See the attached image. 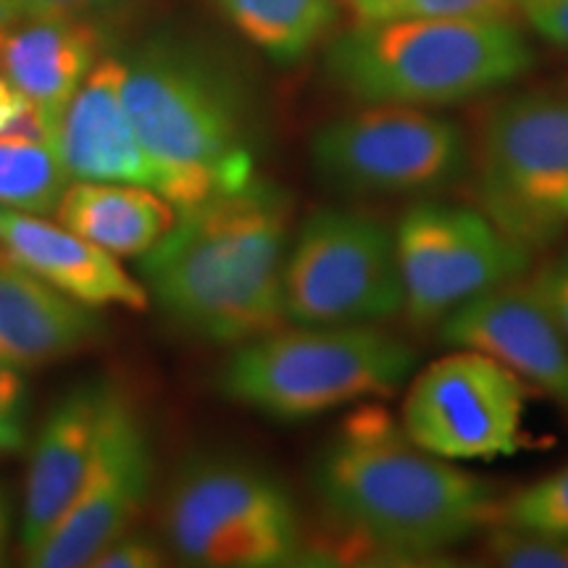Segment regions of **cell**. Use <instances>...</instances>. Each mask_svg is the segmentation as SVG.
<instances>
[{
	"instance_id": "6da1fadb",
	"label": "cell",
	"mask_w": 568,
	"mask_h": 568,
	"mask_svg": "<svg viewBox=\"0 0 568 568\" xmlns=\"http://www.w3.org/2000/svg\"><path fill=\"white\" fill-rule=\"evenodd\" d=\"M290 237L293 197L255 174L243 187L180 209L172 230L138 258L140 282L190 337L234 347L284 324Z\"/></svg>"
},
{
	"instance_id": "7a4b0ae2",
	"label": "cell",
	"mask_w": 568,
	"mask_h": 568,
	"mask_svg": "<svg viewBox=\"0 0 568 568\" xmlns=\"http://www.w3.org/2000/svg\"><path fill=\"white\" fill-rule=\"evenodd\" d=\"M311 481L335 527L395 556L456 548L493 510L485 481L422 450L376 410L339 426L318 450Z\"/></svg>"
},
{
	"instance_id": "3957f363",
	"label": "cell",
	"mask_w": 568,
	"mask_h": 568,
	"mask_svg": "<svg viewBox=\"0 0 568 568\" xmlns=\"http://www.w3.org/2000/svg\"><path fill=\"white\" fill-rule=\"evenodd\" d=\"M124 105L142 145L180 184L182 209L258 174L245 90L205 48L153 34L124 59Z\"/></svg>"
},
{
	"instance_id": "277c9868",
	"label": "cell",
	"mask_w": 568,
	"mask_h": 568,
	"mask_svg": "<svg viewBox=\"0 0 568 568\" xmlns=\"http://www.w3.org/2000/svg\"><path fill=\"white\" fill-rule=\"evenodd\" d=\"M535 67L514 19L358 21L329 42L326 74L364 103L439 109L508 88Z\"/></svg>"
},
{
	"instance_id": "5b68a950",
	"label": "cell",
	"mask_w": 568,
	"mask_h": 568,
	"mask_svg": "<svg viewBox=\"0 0 568 568\" xmlns=\"http://www.w3.org/2000/svg\"><path fill=\"white\" fill-rule=\"evenodd\" d=\"M414 366L416 353L376 324H287L234 345L216 387L253 414L305 422L389 395Z\"/></svg>"
},
{
	"instance_id": "8992f818",
	"label": "cell",
	"mask_w": 568,
	"mask_h": 568,
	"mask_svg": "<svg viewBox=\"0 0 568 568\" xmlns=\"http://www.w3.org/2000/svg\"><path fill=\"white\" fill-rule=\"evenodd\" d=\"M169 550L201 568H284L305 558L290 489L253 460L203 453L176 468L163 497Z\"/></svg>"
},
{
	"instance_id": "52a82bcc",
	"label": "cell",
	"mask_w": 568,
	"mask_h": 568,
	"mask_svg": "<svg viewBox=\"0 0 568 568\" xmlns=\"http://www.w3.org/2000/svg\"><path fill=\"white\" fill-rule=\"evenodd\" d=\"M481 211L529 247L568 232V84L503 98L481 124L477 145Z\"/></svg>"
},
{
	"instance_id": "ba28073f",
	"label": "cell",
	"mask_w": 568,
	"mask_h": 568,
	"mask_svg": "<svg viewBox=\"0 0 568 568\" xmlns=\"http://www.w3.org/2000/svg\"><path fill=\"white\" fill-rule=\"evenodd\" d=\"M311 169L324 187L353 197H435L471 169V145L432 109L364 103L318 126Z\"/></svg>"
},
{
	"instance_id": "9c48e42d",
	"label": "cell",
	"mask_w": 568,
	"mask_h": 568,
	"mask_svg": "<svg viewBox=\"0 0 568 568\" xmlns=\"http://www.w3.org/2000/svg\"><path fill=\"white\" fill-rule=\"evenodd\" d=\"M282 305L284 324H382L403 314L395 232L366 211L308 213L284 255Z\"/></svg>"
},
{
	"instance_id": "30bf717a",
	"label": "cell",
	"mask_w": 568,
	"mask_h": 568,
	"mask_svg": "<svg viewBox=\"0 0 568 568\" xmlns=\"http://www.w3.org/2000/svg\"><path fill=\"white\" fill-rule=\"evenodd\" d=\"M406 314L416 324L443 318L500 284L529 272L531 251L508 237L485 211L443 201H422L395 224Z\"/></svg>"
},
{
	"instance_id": "8fae6325",
	"label": "cell",
	"mask_w": 568,
	"mask_h": 568,
	"mask_svg": "<svg viewBox=\"0 0 568 568\" xmlns=\"http://www.w3.org/2000/svg\"><path fill=\"white\" fill-rule=\"evenodd\" d=\"M521 426V379L489 355L460 347L414 376L400 414L410 443L453 464L514 456Z\"/></svg>"
},
{
	"instance_id": "7c38bea8",
	"label": "cell",
	"mask_w": 568,
	"mask_h": 568,
	"mask_svg": "<svg viewBox=\"0 0 568 568\" xmlns=\"http://www.w3.org/2000/svg\"><path fill=\"white\" fill-rule=\"evenodd\" d=\"M155 485V447L138 403L113 387L95 458L67 514L27 556L34 568H90L111 539L138 524Z\"/></svg>"
},
{
	"instance_id": "4fadbf2b",
	"label": "cell",
	"mask_w": 568,
	"mask_h": 568,
	"mask_svg": "<svg viewBox=\"0 0 568 568\" xmlns=\"http://www.w3.org/2000/svg\"><path fill=\"white\" fill-rule=\"evenodd\" d=\"M124 61L103 55L55 126V151L71 182L138 184L182 209L180 184L142 145L124 105Z\"/></svg>"
},
{
	"instance_id": "5bb4252c",
	"label": "cell",
	"mask_w": 568,
	"mask_h": 568,
	"mask_svg": "<svg viewBox=\"0 0 568 568\" xmlns=\"http://www.w3.org/2000/svg\"><path fill=\"white\" fill-rule=\"evenodd\" d=\"M439 339L489 355L568 406V339L531 282L500 284L458 305L439 322Z\"/></svg>"
},
{
	"instance_id": "9a60e30c",
	"label": "cell",
	"mask_w": 568,
	"mask_h": 568,
	"mask_svg": "<svg viewBox=\"0 0 568 568\" xmlns=\"http://www.w3.org/2000/svg\"><path fill=\"white\" fill-rule=\"evenodd\" d=\"M113 387L109 379H84L48 408L32 439L19 510V545L24 558L61 521L95 458Z\"/></svg>"
},
{
	"instance_id": "2e32d148",
	"label": "cell",
	"mask_w": 568,
	"mask_h": 568,
	"mask_svg": "<svg viewBox=\"0 0 568 568\" xmlns=\"http://www.w3.org/2000/svg\"><path fill=\"white\" fill-rule=\"evenodd\" d=\"M0 251L53 290L90 308L124 305L142 311L151 303L145 284L134 280L116 255L48 216L0 209Z\"/></svg>"
},
{
	"instance_id": "e0dca14e",
	"label": "cell",
	"mask_w": 568,
	"mask_h": 568,
	"mask_svg": "<svg viewBox=\"0 0 568 568\" xmlns=\"http://www.w3.org/2000/svg\"><path fill=\"white\" fill-rule=\"evenodd\" d=\"M98 308L71 301L0 251V366L32 372L101 343Z\"/></svg>"
},
{
	"instance_id": "ac0fdd59",
	"label": "cell",
	"mask_w": 568,
	"mask_h": 568,
	"mask_svg": "<svg viewBox=\"0 0 568 568\" xmlns=\"http://www.w3.org/2000/svg\"><path fill=\"white\" fill-rule=\"evenodd\" d=\"M101 59L103 32L92 19H11L0 38V74L53 126Z\"/></svg>"
},
{
	"instance_id": "d6986e66",
	"label": "cell",
	"mask_w": 568,
	"mask_h": 568,
	"mask_svg": "<svg viewBox=\"0 0 568 568\" xmlns=\"http://www.w3.org/2000/svg\"><path fill=\"white\" fill-rule=\"evenodd\" d=\"M180 209L138 184L71 182L55 219L116 258H140L172 230Z\"/></svg>"
},
{
	"instance_id": "ffe728a7",
	"label": "cell",
	"mask_w": 568,
	"mask_h": 568,
	"mask_svg": "<svg viewBox=\"0 0 568 568\" xmlns=\"http://www.w3.org/2000/svg\"><path fill=\"white\" fill-rule=\"evenodd\" d=\"M243 38L280 63H295L335 30L339 0H211Z\"/></svg>"
},
{
	"instance_id": "44dd1931",
	"label": "cell",
	"mask_w": 568,
	"mask_h": 568,
	"mask_svg": "<svg viewBox=\"0 0 568 568\" xmlns=\"http://www.w3.org/2000/svg\"><path fill=\"white\" fill-rule=\"evenodd\" d=\"M69 184L51 142L0 140V209L51 216Z\"/></svg>"
},
{
	"instance_id": "7402d4cb",
	"label": "cell",
	"mask_w": 568,
	"mask_h": 568,
	"mask_svg": "<svg viewBox=\"0 0 568 568\" xmlns=\"http://www.w3.org/2000/svg\"><path fill=\"white\" fill-rule=\"evenodd\" d=\"M358 21L393 19H514L521 0H339Z\"/></svg>"
},
{
	"instance_id": "603a6c76",
	"label": "cell",
	"mask_w": 568,
	"mask_h": 568,
	"mask_svg": "<svg viewBox=\"0 0 568 568\" xmlns=\"http://www.w3.org/2000/svg\"><path fill=\"white\" fill-rule=\"evenodd\" d=\"M508 527L568 539V464L510 497Z\"/></svg>"
},
{
	"instance_id": "cb8c5ba5",
	"label": "cell",
	"mask_w": 568,
	"mask_h": 568,
	"mask_svg": "<svg viewBox=\"0 0 568 568\" xmlns=\"http://www.w3.org/2000/svg\"><path fill=\"white\" fill-rule=\"evenodd\" d=\"M489 556L500 566L514 568H568V539L510 527L495 531Z\"/></svg>"
},
{
	"instance_id": "d4e9b609",
	"label": "cell",
	"mask_w": 568,
	"mask_h": 568,
	"mask_svg": "<svg viewBox=\"0 0 568 568\" xmlns=\"http://www.w3.org/2000/svg\"><path fill=\"white\" fill-rule=\"evenodd\" d=\"M30 439L27 372L0 366V458L24 450Z\"/></svg>"
},
{
	"instance_id": "484cf974",
	"label": "cell",
	"mask_w": 568,
	"mask_h": 568,
	"mask_svg": "<svg viewBox=\"0 0 568 568\" xmlns=\"http://www.w3.org/2000/svg\"><path fill=\"white\" fill-rule=\"evenodd\" d=\"M0 140H34L55 145V126L38 103L0 74Z\"/></svg>"
},
{
	"instance_id": "4316f807",
	"label": "cell",
	"mask_w": 568,
	"mask_h": 568,
	"mask_svg": "<svg viewBox=\"0 0 568 568\" xmlns=\"http://www.w3.org/2000/svg\"><path fill=\"white\" fill-rule=\"evenodd\" d=\"M166 537L145 529H126L124 535L111 539L105 548L92 558L90 568H161L169 564Z\"/></svg>"
},
{
	"instance_id": "83f0119b",
	"label": "cell",
	"mask_w": 568,
	"mask_h": 568,
	"mask_svg": "<svg viewBox=\"0 0 568 568\" xmlns=\"http://www.w3.org/2000/svg\"><path fill=\"white\" fill-rule=\"evenodd\" d=\"M531 287L548 305L552 318H556L568 339V251L539 268L535 280H531Z\"/></svg>"
},
{
	"instance_id": "f1b7e54d",
	"label": "cell",
	"mask_w": 568,
	"mask_h": 568,
	"mask_svg": "<svg viewBox=\"0 0 568 568\" xmlns=\"http://www.w3.org/2000/svg\"><path fill=\"white\" fill-rule=\"evenodd\" d=\"M11 19H92V13L109 9L116 0H3Z\"/></svg>"
},
{
	"instance_id": "f546056e",
	"label": "cell",
	"mask_w": 568,
	"mask_h": 568,
	"mask_svg": "<svg viewBox=\"0 0 568 568\" xmlns=\"http://www.w3.org/2000/svg\"><path fill=\"white\" fill-rule=\"evenodd\" d=\"M521 17L537 34L568 53V0H521Z\"/></svg>"
},
{
	"instance_id": "4dcf8cb0",
	"label": "cell",
	"mask_w": 568,
	"mask_h": 568,
	"mask_svg": "<svg viewBox=\"0 0 568 568\" xmlns=\"http://www.w3.org/2000/svg\"><path fill=\"white\" fill-rule=\"evenodd\" d=\"M19 535V518H17V503H13L11 489L6 481H0V566L11 556V545Z\"/></svg>"
},
{
	"instance_id": "1f68e13d",
	"label": "cell",
	"mask_w": 568,
	"mask_h": 568,
	"mask_svg": "<svg viewBox=\"0 0 568 568\" xmlns=\"http://www.w3.org/2000/svg\"><path fill=\"white\" fill-rule=\"evenodd\" d=\"M0 21H11V13H9V9H6L3 0H0Z\"/></svg>"
},
{
	"instance_id": "d6a6232c",
	"label": "cell",
	"mask_w": 568,
	"mask_h": 568,
	"mask_svg": "<svg viewBox=\"0 0 568 568\" xmlns=\"http://www.w3.org/2000/svg\"><path fill=\"white\" fill-rule=\"evenodd\" d=\"M6 24H9V21H0V38H3V30H6Z\"/></svg>"
}]
</instances>
